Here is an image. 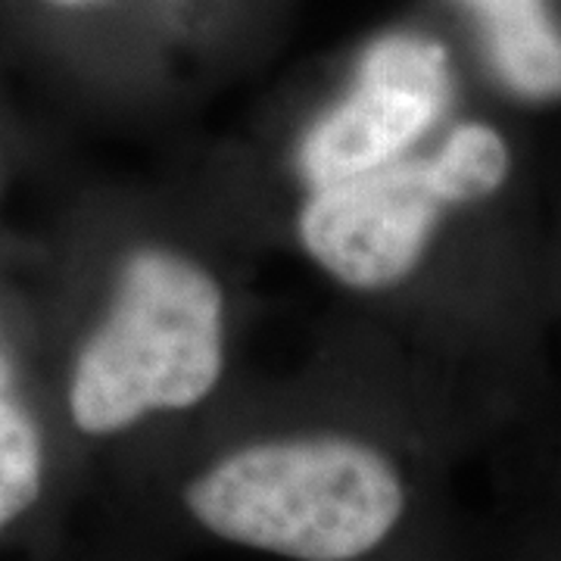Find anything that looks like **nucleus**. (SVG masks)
<instances>
[{"label":"nucleus","mask_w":561,"mask_h":561,"mask_svg":"<svg viewBox=\"0 0 561 561\" xmlns=\"http://www.w3.org/2000/svg\"><path fill=\"white\" fill-rule=\"evenodd\" d=\"M456 103L459 76L440 38L419 28L381 32L287 138L294 197L415 153L456 119Z\"/></svg>","instance_id":"20e7f679"},{"label":"nucleus","mask_w":561,"mask_h":561,"mask_svg":"<svg viewBox=\"0 0 561 561\" xmlns=\"http://www.w3.org/2000/svg\"><path fill=\"white\" fill-rule=\"evenodd\" d=\"M110 561H135V559H128V556H122V552H119L116 559H110Z\"/></svg>","instance_id":"9d476101"},{"label":"nucleus","mask_w":561,"mask_h":561,"mask_svg":"<svg viewBox=\"0 0 561 561\" xmlns=\"http://www.w3.org/2000/svg\"><path fill=\"white\" fill-rule=\"evenodd\" d=\"M41 294V387L81 486L128 481L231 405L238 302L219 262L135 234Z\"/></svg>","instance_id":"f03ea898"},{"label":"nucleus","mask_w":561,"mask_h":561,"mask_svg":"<svg viewBox=\"0 0 561 561\" xmlns=\"http://www.w3.org/2000/svg\"><path fill=\"white\" fill-rule=\"evenodd\" d=\"M7 256L0 243V383L41 375V294L22 287Z\"/></svg>","instance_id":"0eeeda50"},{"label":"nucleus","mask_w":561,"mask_h":561,"mask_svg":"<svg viewBox=\"0 0 561 561\" xmlns=\"http://www.w3.org/2000/svg\"><path fill=\"white\" fill-rule=\"evenodd\" d=\"M150 561L213 542L278 561H412L424 508L415 434L362 393L228 405L116 483Z\"/></svg>","instance_id":"f257e3e1"},{"label":"nucleus","mask_w":561,"mask_h":561,"mask_svg":"<svg viewBox=\"0 0 561 561\" xmlns=\"http://www.w3.org/2000/svg\"><path fill=\"white\" fill-rule=\"evenodd\" d=\"M515 172L500 125L453 119L415 153L359 179L294 197L290 234L328 284L359 300L405 290L446 228L496 201Z\"/></svg>","instance_id":"7ed1b4c3"},{"label":"nucleus","mask_w":561,"mask_h":561,"mask_svg":"<svg viewBox=\"0 0 561 561\" xmlns=\"http://www.w3.org/2000/svg\"><path fill=\"white\" fill-rule=\"evenodd\" d=\"M478 25L483 57L524 103H561V28L549 0H459Z\"/></svg>","instance_id":"423d86ee"},{"label":"nucleus","mask_w":561,"mask_h":561,"mask_svg":"<svg viewBox=\"0 0 561 561\" xmlns=\"http://www.w3.org/2000/svg\"><path fill=\"white\" fill-rule=\"evenodd\" d=\"M81 478L41 375L0 383V549L44 546L79 500Z\"/></svg>","instance_id":"39448f33"},{"label":"nucleus","mask_w":561,"mask_h":561,"mask_svg":"<svg viewBox=\"0 0 561 561\" xmlns=\"http://www.w3.org/2000/svg\"><path fill=\"white\" fill-rule=\"evenodd\" d=\"M16 7H20L22 13H54V16H60V13H72V10H81V7H94V3H101V0H13Z\"/></svg>","instance_id":"6e6552de"},{"label":"nucleus","mask_w":561,"mask_h":561,"mask_svg":"<svg viewBox=\"0 0 561 561\" xmlns=\"http://www.w3.org/2000/svg\"><path fill=\"white\" fill-rule=\"evenodd\" d=\"M10 172H13V138H10V128H7V116H3V106H0V197L10 184Z\"/></svg>","instance_id":"1a4fd4ad"}]
</instances>
